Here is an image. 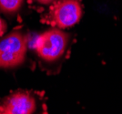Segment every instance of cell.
<instances>
[{
	"label": "cell",
	"mask_w": 122,
	"mask_h": 114,
	"mask_svg": "<svg viewBox=\"0 0 122 114\" xmlns=\"http://www.w3.org/2000/svg\"><path fill=\"white\" fill-rule=\"evenodd\" d=\"M24 0H0V9L5 13H14L17 11Z\"/></svg>",
	"instance_id": "5b68a950"
},
{
	"label": "cell",
	"mask_w": 122,
	"mask_h": 114,
	"mask_svg": "<svg viewBox=\"0 0 122 114\" xmlns=\"http://www.w3.org/2000/svg\"><path fill=\"white\" fill-rule=\"evenodd\" d=\"M82 16L78 0H56L50 6L48 21L59 28H66L76 24Z\"/></svg>",
	"instance_id": "3957f363"
},
{
	"label": "cell",
	"mask_w": 122,
	"mask_h": 114,
	"mask_svg": "<svg viewBox=\"0 0 122 114\" xmlns=\"http://www.w3.org/2000/svg\"><path fill=\"white\" fill-rule=\"evenodd\" d=\"M36 101L27 92H16L5 98L0 105V113L29 114L36 109Z\"/></svg>",
	"instance_id": "277c9868"
},
{
	"label": "cell",
	"mask_w": 122,
	"mask_h": 114,
	"mask_svg": "<svg viewBox=\"0 0 122 114\" xmlns=\"http://www.w3.org/2000/svg\"><path fill=\"white\" fill-rule=\"evenodd\" d=\"M37 1L42 3V4H48V3L54 2V1H56V0H37Z\"/></svg>",
	"instance_id": "52a82bcc"
},
{
	"label": "cell",
	"mask_w": 122,
	"mask_h": 114,
	"mask_svg": "<svg viewBox=\"0 0 122 114\" xmlns=\"http://www.w3.org/2000/svg\"><path fill=\"white\" fill-rule=\"evenodd\" d=\"M27 38L20 32L15 31L0 41V67H14L24 61Z\"/></svg>",
	"instance_id": "6da1fadb"
},
{
	"label": "cell",
	"mask_w": 122,
	"mask_h": 114,
	"mask_svg": "<svg viewBox=\"0 0 122 114\" xmlns=\"http://www.w3.org/2000/svg\"><path fill=\"white\" fill-rule=\"evenodd\" d=\"M68 41V35L53 28L38 36L36 43L37 55L46 61H54L62 56Z\"/></svg>",
	"instance_id": "7a4b0ae2"
},
{
	"label": "cell",
	"mask_w": 122,
	"mask_h": 114,
	"mask_svg": "<svg viewBox=\"0 0 122 114\" xmlns=\"http://www.w3.org/2000/svg\"><path fill=\"white\" fill-rule=\"evenodd\" d=\"M5 27H6V26H5V21H3L1 18H0V36H2L3 33L5 32Z\"/></svg>",
	"instance_id": "8992f818"
}]
</instances>
